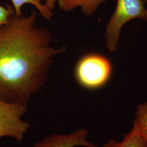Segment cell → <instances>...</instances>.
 <instances>
[{
    "label": "cell",
    "mask_w": 147,
    "mask_h": 147,
    "mask_svg": "<svg viewBox=\"0 0 147 147\" xmlns=\"http://www.w3.org/2000/svg\"><path fill=\"white\" fill-rule=\"evenodd\" d=\"M106 0H57L60 10L69 12L80 7L82 13L87 16H91L102 3Z\"/></svg>",
    "instance_id": "6"
},
{
    "label": "cell",
    "mask_w": 147,
    "mask_h": 147,
    "mask_svg": "<svg viewBox=\"0 0 147 147\" xmlns=\"http://www.w3.org/2000/svg\"><path fill=\"white\" fill-rule=\"evenodd\" d=\"M134 19L147 20V9L142 0H117L115 11L105 32L106 47L111 53L117 50L123 26Z\"/></svg>",
    "instance_id": "2"
},
{
    "label": "cell",
    "mask_w": 147,
    "mask_h": 147,
    "mask_svg": "<svg viewBox=\"0 0 147 147\" xmlns=\"http://www.w3.org/2000/svg\"><path fill=\"white\" fill-rule=\"evenodd\" d=\"M36 12L11 16L0 26V99L27 105L46 81L55 56L64 47L52 45L51 34L36 24Z\"/></svg>",
    "instance_id": "1"
},
{
    "label": "cell",
    "mask_w": 147,
    "mask_h": 147,
    "mask_svg": "<svg viewBox=\"0 0 147 147\" xmlns=\"http://www.w3.org/2000/svg\"><path fill=\"white\" fill-rule=\"evenodd\" d=\"M86 129H80L66 134H52L36 142L32 147H93L87 139Z\"/></svg>",
    "instance_id": "5"
},
{
    "label": "cell",
    "mask_w": 147,
    "mask_h": 147,
    "mask_svg": "<svg viewBox=\"0 0 147 147\" xmlns=\"http://www.w3.org/2000/svg\"><path fill=\"white\" fill-rule=\"evenodd\" d=\"M111 72V65L107 58L98 54H89L79 60L75 67V76L82 87L98 89L107 82Z\"/></svg>",
    "instance_id": "3"
},
{
    "label": "cell",
    "mask_w": 147,
    "mask_h": 147,
    "mask_svg": "<svg viewBox=\"0 0 147 147\" xmlns=\"http://www.w3.org/2000/svg\"><path fill=\"white\" fill-rule=\"evenodd\" d=\"M13 7L15 11L16 16H22V13L21 11V8L22 5L25 4H31L34 5L37 10L40 13V14L46 19L50 20L53 17V14L52 11L48 9L47 8L40 3L38 2L36 0H11Z\"/></svg>",
    "instance_id": "9"
},
{
    "label": "cell",
    "mask_w": 147,
    "mask_h": 147,
    "mask_svg": "<svg viewBox=\"0 0 147 147\" xmlns=\"http://www.w3.org/2000/svg\"><path fill=\"white\" fill-rule=\"evenodd\" d=\"M131 130L147 142V102L137 107Z\"/></svg>",
    "instance_id": "7"
},
{
    "label": "cell",
    "mask_w": 147,
    "mask_h": 147,
    "mask_svg": "<svg viewBox=\"0 0 147 147\" xmlns=\"http://www.w3.org/2000/svg\"><path fill=\"white\" fill-rule=\"evenodd\" d=\"M27 111V105L0 99V138L9 137L19 143L22 141L32 127L29 121L22 119Z\"/></svg>",
    "instance_id": "4"
},
{
    "label": "cell",
    "mask_w": 147,
    "mask_h": 147,
    "mask_svg": "<svg viewBox=\"0 0 147 147\" xmlns=\"http://www.w3.org/2000/svg\"><path fill=\"white\" fill-rule=\"evenodd\" d=\"M15 14L13 7L7 4L5 7L0 5V26L7 24L9 18Z\"/></svg>",
    "instance_id": "10"
},
{
    "label": "cell",
    "mask_w": 147,
    "mask_h": 147,
    "mask_svg": "<svg viewBox=\"0 0 147 147\" xmlns=\"http://www.w3.org/2000/svg\"><path fill=\"white\" fill-rule=\"evenodd\" d=\"M38 2L41 3L42 0H36ZM57 0H45V3H44V5H45L48 9L52 11L55 8L56 3H57Z\"/></svg>",
    "instance_id": "11"
},
{
    "label": "cell",
    "mask_w": 147,
    "mask_h": 147,
    "mask_svg": "<svg viewBox=\"0 0 147 147\" xmlns=\"http://www.w3.org/2000/svg\"><path fill=\"white\" fill-rule=\"evenodd\" d=\"M93 147H147V142L131 130L124 135L121 141H116L112 139L102 146L94 145Z\"/></svg>",
    "instance_id": "8"
}]
</instances>
